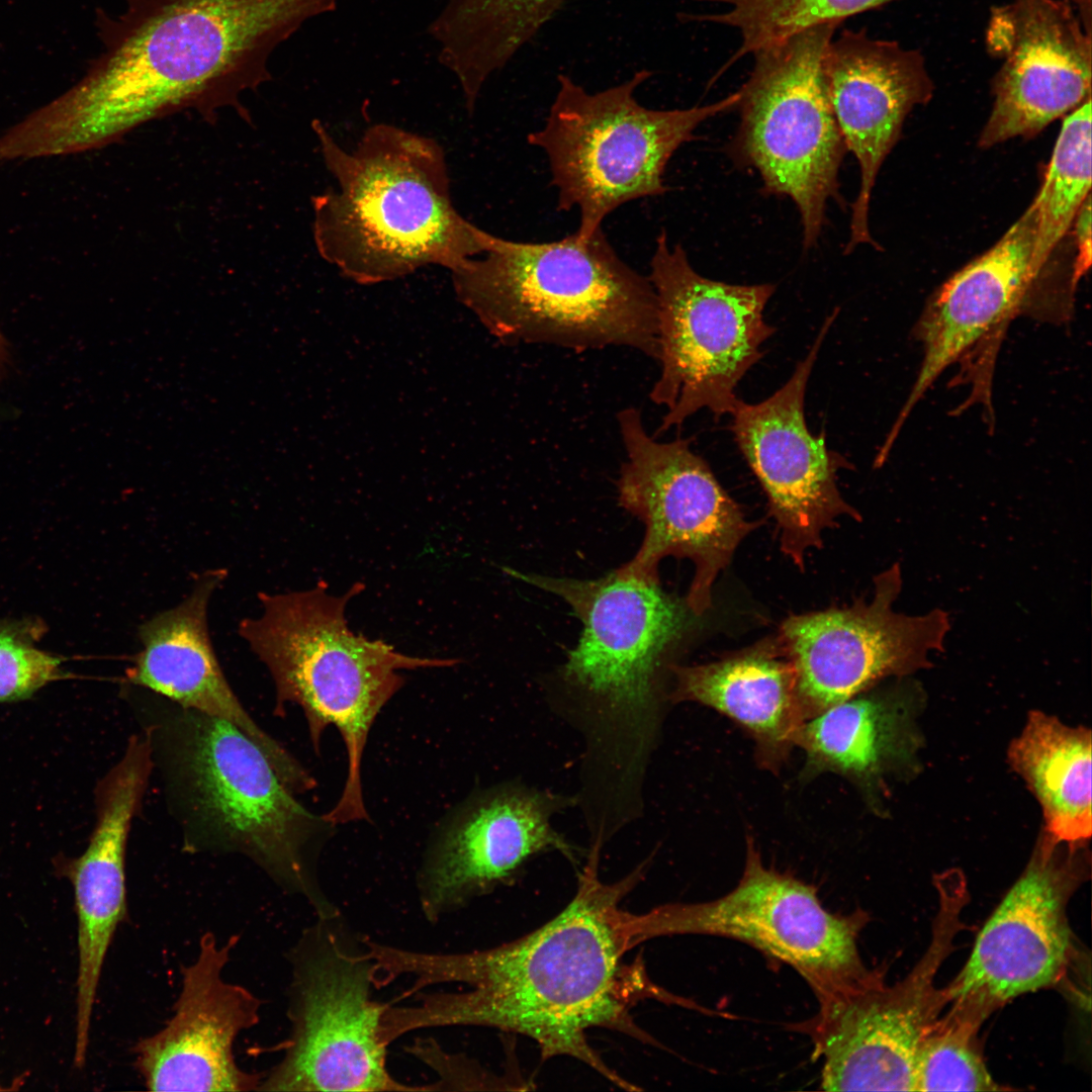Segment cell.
<instances>
[{"label": "cell", "mask_w": 1092, "mask_h": 1092, "mask_svg": "<svg viewBox=\"0 0 1092 1092\" xmlns=\"http://www.w3.org/2000/svg\"><path fill=\"white\" fill-rule=\"evenodd\" d=\"M603 845L589 843L586 862L570 903L536 930L497 946L461 953H432L371 941L383 985L410 976V993L442 983L469 990L436 992L413 1006L388 1005L381 1034L391 1043L424 1028L472 1025L516 1032L533 1039L544 1060L567 1056L586 1064L615 1085L637 1090L590 1046L587 1031L612 1028L653 1041L631 1017L633 1005L654 997L686 1006L648 979L641 963L624 965L632 947L624 925L623 898L642 880L651 856L614 883L600 878Z\"/></svg>", "instance_id": "1"}, {"label": "cell", "mask_w": 1092, "mask_h": 1092, "mask_svg": "<svg viewBox=\"0 0 1092 1092\" xmlns=\"http://www.w3.org/2000/svg\"><path fill=\"white\" fill-rule=\"evenodd\" d=\"M338 1L126 0L87 75L24 120L26 142L36 156L83 152L175 111L239 106L274 49Z\"/></svg>", "instance_id": "2"}, {"label": "cell", "mask_w": 1092, "mask_h": 1092, "mask_svg": "<svg viewBox=\"0 0 1092 1092\" xmlns=\"http://www.w3.org/2000/svg\"><path fill=\"white\" fill-rule=\"evenodd\" d=\"M505 571L561 598L582 624L549 693L555 713L582 737L577 806L603 823L641 817L647 767L669 703L668 658L691 611L659 582L616 570L598 579Z\"/></svg>", "instance_id": "3"}, {"label": "cell", "mask_w": 1092, "mask_h": 1092, "mask_svg": "<svg viewBox=\"0 0 1092 1092\" xmlns=\"http://www.w3.org/2000/svg\"><path fill=\"white\" fill-rule=\"evenodd\" d=\"M170 704L141 717L183 849L241 854L283 890L304 897L316 917L337 915L315 871L336 825L298 802L237 726Z\"/></svg>", "instance_id": "4"}, {"label": "cell", "mask_w": 1092, "mask_h": 1092, "mask_svg": "<svg viewBox=\"0 0 1092 1092\" xmlns=\"http://www.w3.org/2000/svg\"><path fill=\"white\" fill-rule=\"evenodd\" d=\"M313 131L335 179L312 198L314 245L343 276L371 285L431 265L450 271L490 247L494 235L455 208L435 139L375 123L347 151L320 121Z\"/></svg>", "instance_id": "5"}, {"label": "cell", "mask_w": 1092, "mask_h": 1092, "mask_svg": "<svg viewBox=\"0 0 1092 1092\" xmlns=\"http://www.w3.org/2000/svg\"><path fill=\"white\" fill-rule=\"evenodd\" d=\"M457 299L506 345L574 351L626 347L657 355V300L648 277L626 264L602 228L545 243L494 236L450 270Z\"/></svg>", "instance_id": "6"}, {"label": "cell", "mask_w": 1092, "mask_h": 1092, "mask_svg": "<svg viewBox=\"0 0 1092 1092\" xmlns=\"http://www.w3.org/2000/svg\"><path fill=\"white\" fill-rule=\"evenodd\" d=\"M364 587L355 582L336 596L322 580L305 590L261 593V615L239 625L240 635L272 676L275 712L283 714L288 703L299 706L315 752L329 726L343 738L347 778L339 801L324 815L334 825L370 821L361 782L362 755L377 715L404 684L398 670L459 662L410 656L382 640L354 633L345 610Z\"/></svg>", "instance_id": "7"}, {"label": "cell", "mask_w": 1092, "mask_h": 1092, "mask_svg": "<svg viewBox=\"0 0 1092 1092\" xmlns=\"http://www.w3.org/2000/svg\"><path fill=\"white\" fill-rule=\"evenodd\" d=\"M651 74L640 70L595 93L560 74L545 124L527 135L547 157L557 209L579 211L575 233L581 239L621 205L664 194L665 168L675 151L695 139L703 121L737 107L741 98L737 90L704 106L650 109L635 91Z\"/></svg>", "instance_id": "8"}, {"label": "cell", "mask_w": 1092, "mask_h": 1092, "mask_svg": "<svg viewBox=\"0 0 1092 1092\" xmlns=\"http://www.w3.org/2000/svg\"><path fill=\"white\" fill-rule=\"evenodd\" d=\"M316 918L287 953L290 1031L258 1091H430L387 1069L380 1024L388 1004L372 999L377 968L363 939L361 947L340 914Z\"/></svg>", "instance_id": "9"}, {"label": "cell", "mask_w": 1092, "mask_h": 1092, "mask_svg": "<svg viewBox=\"0 0 1092 1092\" xmlns=\"http://www.w3.org/2000/svg\"><path fill=\"white\" fill-rule=\"evenodd\" d=\"M838 25H814L752 54L754 66L739 89L740 124L729 146L737 163L759 173L763 191L795 202L805 250L818 242L828 201L839 200L838 172L847 152L824 74Z\"/></svg>", "instance_id": "10"}, {"label": "cell", "mask_w": 1092, "mask_h": 1092, "mask_svg": "<svg viewBox=\"0 0 1092 1092\" xmlns=\"http://www.w3.org/2000/svg\"><path fill=\"white\" fill-rule=\"evenodd\" d=\"M648 278L657 300L660 366L649 398L665 408L658 434L702 408L717 417L731 415L739 401L738 383L776 331L763 318L776 285L702 276L680 244L670 249L665 230L656 238Z\"/></svg>", "instance_id": "11"}, {"label": "cell", "mask_w": 1092, "mask_h": 1092, "mask_svg": "<svg viewBox=\"0 0 1092 1092\" xmlns=\"http://www.w3.org/2000/svg\"><path fill=\"white\" fill-rule=\"evenodd\" d=\"M939 906L923 956L892 985L885 970L818 998V1011L794 1025L821 1060L826 1091H913L914 1059L925 1028L949 1003L935 977L954 949L968 902L961 886L939 888Z\"/></svg>", "instance_id": "12"}, {"label": "cell", "mask_w": 1092, "mask_h": 1092, "mask_svg": "<svg viewBox=\"0 0 1092 1092\" xmlns=\"http://www.w3.org/2000/svg\"><path fill=\"white\" fill-rule=\"evenodd\" d=\"M869 921L826 910L816 889L766 868L752 841L744 871L726 895L699 903H670L646 913L625 912L631 947L666 935L702 934L732 938L791 966L816 998L845 987L869 972L858 951V936Z\"/></svg>", "instance_id": "13"}, {"label": "cell", "mask_w": 1092, "mask_h": 1092, "mask_svg": "<svg viewBox=\"0 0 1092 1092\" xmlns=\"http://www.w3.org/2000/svg\"><path fill=\"white\" fill-rule=\"evenodd\" d=\"M617 423L626 453L617 481L619 503L644 523L645 534L633 559L616 572L659 582L662 558L690 559L695 573L686 605L701 616L711 608L716 577L755 524L693 451L690 439L658 441L635 406L621 410Z\"/></svg>", "instance_id": "14"}, {"label": "cell", "mask_w": 1092, "mask_h": 1092, "mask_svg": "<svg viewBox=\"0 0 1092 1092\" xmlns=\"http://www.w3.org/2000/svg\"><path fill=\"white\" fill-rule=\"evenodd\" d=\"M902 582L895 563L875 576L870 600L784 621L779 640L805 720L888 676L928 668L930 656L943 650L949 615L938 608L922 615L895 611Z\"/></svg>", "instance_id": "15"}, {"label": "cell", "mask_w": 1092, "mask_h": 1092, "mask_svg": "<svg viewBox=\"0 0 1092 1092\" xmlns=\"http://www.w3.org/2000/svg\"><path fill=\"white\" fill-rule=\"evenodd\" d=\"M1083 847L1043 834L945 987L949 1001L971 999L994 1012L1068 976L1077 957L1068 905L1087 874Z\"/></svg>", "instance_id": "16"}, {"label": "cell", "mask_w": 1092, "mask_h": 1092, "mask_svg": "<svg viewBox=\"0 0 1092 1092\" xmlns=\"http://www.w3.org/2000/svg\"><path fill=\"white\" fill-rule=\"evenodd\" d=\"M838 311L827 316L806 357L779 390L758 403L739 399L731 414L735 441L766 494L781 550L802 570L807 550L820 548L823 532L838 526L839 518L861 520L836 482L837 472L850 469V463L827 448L823 434H811L805 419L809 377Z\"/></svg>", "instance_id": "17"}, {"label": "cell", "mask_w": 1092, "mask_h": 1092, "mask_svg": "<svg viewBox=\"0 0 1092 1092\" xmlns=\"http://www.w3.org/2000/svg\"><path fill=\"white\" fill-rule=\"evenodd\" d=\"M575 796L518 781L473 793L437 829L418 878L421 907L435 922L473 898L517 877L534 856L557 851L576 861L577 849L553 825Z\"/></svg>", "instance_id": "18"}, {"label": "cell", "mask_w": 1092, "mask_h": 1092, "mask_svg": "<svg viewBox=\"0 0 1092 1092\" xmlns=\"http://www.w3.org/2000/svg\"><path fill=\"white\" fill-rule=\"evenodd\" d=\"M240 936L219 942L205 931L194 961L181 969V989L166 1024L131 1049L133 1066L150 1091H258L262 1074L237 1063L239 1035L260 1021L261 999L223 979Z\"/></svg>", "instance_id": "19"}, {"label": "cell", "mask_w": 1092, "mask_h": 1092, "mask_svg": "<svg viewBox=\"0 0 1092 1092\" xmlns=\"http://www.w3.org/2000/svg\"><path fill=\"white\" fill-rule=\"evenodd\" d=\"M988 47L1004 58L978 146L1032 138L1091 97V32L1067 0H1013L993 9Z\"/></svg>", "instance_id": "20"}, {"label": "cell", "mask_w": 1092, "mask_h": 1092, "mask_svg": "<svg viewBox=\"0 0 1092 1092\" xmlns=\"http://www.w3.org/2000/svg\"><path fill=\"white\" fill-rule=\"evenodd\" d=\"M824 74L838 128L860 170L844 254L861 244L879 249L869 230L877 175L898 142L906 116L931 99L934 85L920 51L872 38L864 29H845L832 38Z\"/></svg>", "instance_id": "21"}, {"label": "cell", "mask_w": 1092, "mask_h": 1092, "mask_svg": "<svg viewBox=\"0 0 1092 1092\" xmlns=\"http://www.w3.org/2000/svg\"><path fill=\"white\" fill-rule=\"evenodd\" d=\"M154 761L145 733L131 735L121 758L98 782L96 823L85 851L65 860L78 920L75 1045L90 1041L93 1007L108 949L118 927L129 920L125 852Z\"/></svg>", "instance_id": "22"}, {"label": "cell", "mask_w": 1092, "mask_h": 1092, "mask_svg": "<svg viewBox=\"0 0 1092 1092\" xmlns=\"http://www.w3.org/2000/svg\"><path fill=\"white\" fill-rule=\"evenodd\" d=\"M1036 234L1033 202L985 253L950 276L930 297L915 333L923 358L889 437L896 439L917 402L945 369L987 340L1002 335L1017 315L1037 317L1031 270Z\"/></svg>", "instance_id": "23"}, {"label": "cell", "mask_w": 1092, "mask_h": 1092, "mask_svg": "<svg viewBox=\"0 0 1092 1092\" xmlns=\"http://www.w3.org/2000/svg\"><path fill=\"white\" fill-rule=\"evenodd\" d=\"M225 575L223 569L207 570L180 604L139 627L142 650L127 671V679L183 708L231 722L265 753L289 787L300 790L311 776L249 715L214 653L207 606Z\"/></svg>", "instance_id": "24"}, {"label": "cell", "mask_w": 1092, "mask_h": 1092, "mask_svg": "<svg viewBox=\"0 0 1092 1092\" xmlns=\"http://www.w3.org/2000/svg\"><path fill=\"white\" fill-rule=\"evenodd\" d=\"M670 674L669 703L696 702L726 715L751 734L762 756L777 759L796 744L806 720L779 637L716 662L671 664Z\"/></svg>", "instance_id": "25"}, {"label": "cell", "mask_w": 1092, "mask_h": 1092, "mask_svg": "<svg viewBox=\"0 0 1092 1092\" xmlns=\"http://www.w3.org/2000/svg\"><path fill=\"white\" fill-rule=\"evenodd\" d=\"M566 0H447L428 31L438 60L473 111L488 79L503 70Z\"/></svg>", "instance_id": "26"}, {"label": "cell", "mask_w": 1092, "mask_h": 1092, "mask_svg": "<svg viewBox=\"0 0 1092 1092\" xmlns=\"http://www.w3.org/2000/svg\"><path fill=\"white\" fill-rule=\"evenodd\" d=\"M1008 759L1040 804L1044 833L1083 845L1092 832L1090 730L1031 712Z\"/></svg>", "instance_id": "27"}, {"label": "cell", "mask_w": 1092, "mask_h": 1092, "mask_svg": "<svg viewBox=\"0 0 1092 1092\" xmlns=\"http://www.w3.org/2000/svg\"><path fill=\"white\" fill-rule=\"evenodd\" d=\"M916 690L906 684L885 694L855 696L833 705L803 723L796 744L817 768L873 779L910 752L913 743L906 712Z\"/></svg>", "instance_id": "28"}, {"label": "cell", "mask_w": 1092, "mask_h": 1092, "mask_svg": "<svg viewBox=\"0 0 1092 1092\" xmlns=\"http://www.w3.org/2000/svg\"><path fill=\"white\" fill-rule=\"evenodd\" d=\"M1091 188V98L1066 115L1042 185L1032 201L1036 234L1031 270L1039 279Z\"/></svg>", "instance_id": "29"}, {"label": "cell", "mask_w": 1092, "mask_h": 1092, "mask_svg": "<svg viewBox=\"0 0 1092 1092\" xmlns=\"http://www.w3.org/2000/svg\"><path fill=\"white\" fill-rule=\"evenodd\" d=\"M925 1028L916 1049L913 1091H1002L989 1073L979 1030L992 1011L965 998Z\"/></svg>", "instance_id": "30"}, {"label": "cell", "mask_w": 1092, "mask_h": 1092, "mask_svg": "<svg viewBox=\"0 0 1092 1092\" xmlns=\"http://www.w3.org/2000/svg\"><path fill=\"white\" fill-rule=\"evenodd\" d=\"M724 4L720 13L690 16L697 21L728 25L738 30L741 44L728 62L823 23L840 24L845 18L893 0H705ZM725 67V68H726Z\"/></svg>", "instance_id": "31"}, {"label": "cell", "mask_w": 1092, "mask_h": 1092, "mask_svg": "<svg viewBox=\"0 0 1092 1092\" xmlns=\"http://www.w3.org/2000/svg\"><path fill=\"white\" fill-rule=\"evenodd\" d=\"M46 630L38 619L0 620V703L29 698L61 676L60 658L36 646Z\"/></svg>", "instance_id": "32"}, {"label": "cell", "mask_w": 1092, "mask_h": 1092, "mask_svg": "<svg viewBox=\"0 0 1092 1092\" xmlns=\"http://www.w3.org/2000/svg\"><path fill=\"white\" fill-rule=\"evenodd\" d=\"M1072 225L1077 247V256L1071 276L1072 284L1076 288L1080 278L1085 275L1091 265V195H1088L1077 211Z\"/></svg>", "instance_id": "33"}]
</instances>
